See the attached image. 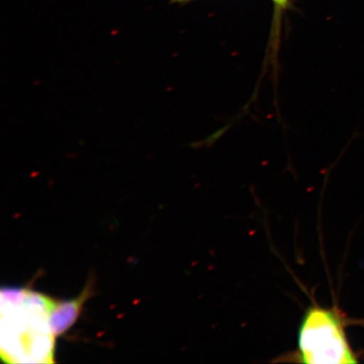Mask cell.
<instances>
[{
  "mask_svg": "<svg viewBox=\"0 0 364 364\" xmlns=\"http://www.w3.org/2000/svg\"><path fill=\"white\" fill-rule=\"evenodd\" d=\"M1 354L8 363H53L49 325L54 300L24 289H3Z\"/></svg>",
  "mask_w": 364,
  "mask_h": 364,
  "instance_id": "obj_1",
  "label": "cell"
},
{
  "mask_svg": "<svg viewBox=\"0 0 364 364\" xmlns=\"http://www.w3.org/2000/svg\"><path fill=\"white\" fill-rule=\"evenodd\" d=\"M347 318L338 308L309 306L300 323L295 362L306 364L357 363L349 344Z\"/></svg>",
  "mask_w": 364,
  "mask_h": 364,
  "instance_id": "obj_2",
  "label": "cell"
},
{
  "mask_svg": "<svg viewBox=\"0 0 364 364\" xmlns=\"http://www.w3.org/2000/svg\"><path fill=\"white\" fill-rule=\"evenodd\" d=\"M92 284H89L78 297L68 301L54 302L49 315L50 328L54 336L65 333L75 324L86 300L92 295Z\"/></svg>",
  "mask_w": 364,
  "mask_h": 364,
  "instance_id": "obj_3",
  "label": "cell"
},
{
  "mask_svg": "<svg viewBox=\"0 0 364 364\" xmlns=\"http://www.w3.org/2000/svg\"><path fill=\"white\" fill-rule=\"evenodd\" d=\"M273 1H274L277 7L283 8L285 6V4L288 0H273Z\"/></svg>",
  "mask_w": 364,
  "mask_h": 364,
  "instance_id": "obj_4",
  "label": "cell"
}]
</instances>
